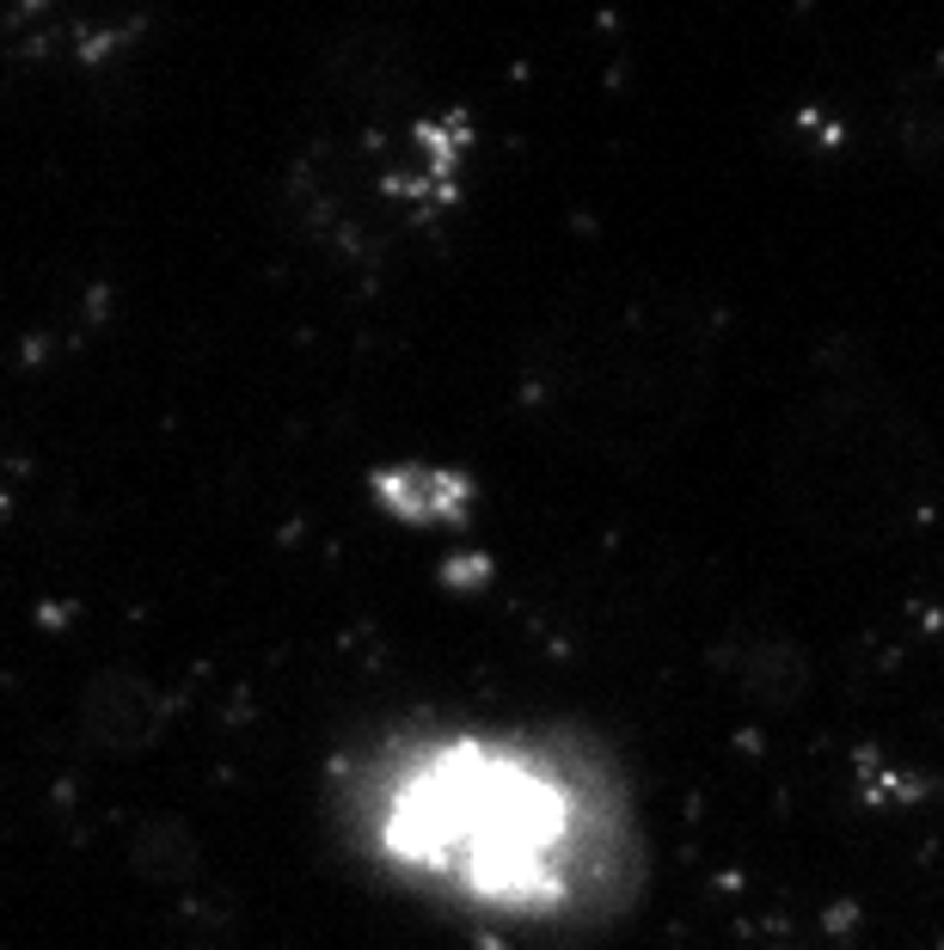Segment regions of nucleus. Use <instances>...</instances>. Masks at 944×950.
<instances>
[{"label":"nucleus","mask_w":944,"mask_h":950,"mask_svg":"<svg viewBox=\"0 0 944 950\" xmlns=\"http://www.w3.org/2000/svg\"><path fill=\"white\" fill-rule=\"evenodd\" d=\"M319 815L368 889L473 938L576 944L620 925L650 883L632 766L558 712L362 717L319 766Z\"/></svg>","instance_id":"f257e3e1"},{"label":"nucleus","mask_w":944,"mask_h":950,"mask_svg":"<svg viewBox=\"0 0 944 950\" xmlns=\"http://www.w3.org/2000/svg\"><path fill=\"white\" fill-rule=\"evenodd\" d=\"M368 497L392 528L411 533H448L473 521L478 484L466 479L448 460H387V467L368 472Z\"/></svg>","instance_id":"f03ea898"}]
</instances>
